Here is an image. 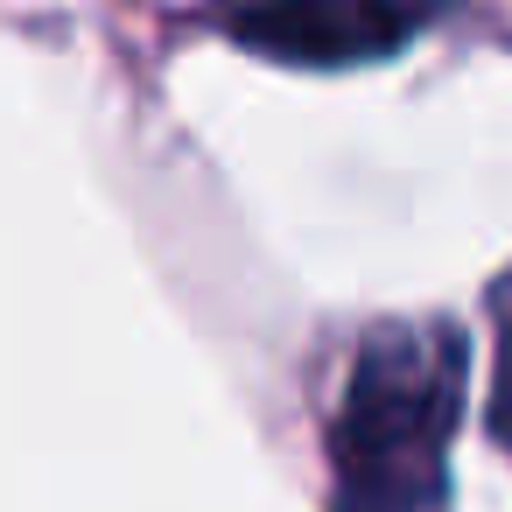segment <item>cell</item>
Returning <instances> with one entry per match:
<instances>
[{
	"label": "cell",
	"instance_id": "cell-2",
	"mask_svg": "<svg viewBox=\"0 0 512 512\" xmlns=\"http://www.w3.org/2000/svg\"><path fill=\"white\" fill-rule=\"evenodd\" d=\"M246 50L274 57V64H309V71H344V64H379L393 57L407 36L428 29V15L407 8H267V15H239L225 22Z\"/></svg>",
	"mask_w": 512,
	"mask_h": 512
},
{
	"label": "cell",
	"instance_id": "cell-1",
	"mask_svg": "<svg viewBox=\"0 0 512 512\" xmlns=\"http://www.w3.org/2000/svg\"><path fill=\"white\" fill-rule=\"evenodd\" d=\"M463 337L442 316H386L358 337L330 414L337 512H428L449 491Z\"/></svg>",
	"mask_w": 512,
	"mask_h": 512
},
{
	"label": "cell",
	"instance_id": "cell-3",
	"mask_svg": "<svg viewBox=\"0 0 512 512\" xmlns=\"http://www.w3.org/2000/svg\"><path fill=\"white\" fill-rule=\"evenodd\" d=\"M498 316H505V414H512V288L498 295Z\"/></svg>",
	"mask_w": 512,
	"mask_h": 512
}]
</instances>
